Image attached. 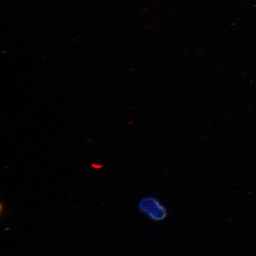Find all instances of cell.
Instances as JSON below:
<instances>
[{"instance_id": "1", "label": "cell", "mask_w": 256, "mask_h": 256, "mask_svg": "<svg viewBox=\"0 0 256 256\" xmlns=\"http://www.w3.org/2000/svg\"><path fill=\"white\" fill-rule=\"evenodd\" d=\"M138 208L140 213L153 222H162L168 216L167 208L156 198H142L140 200Z\"/></svg>"}]
</instances>
